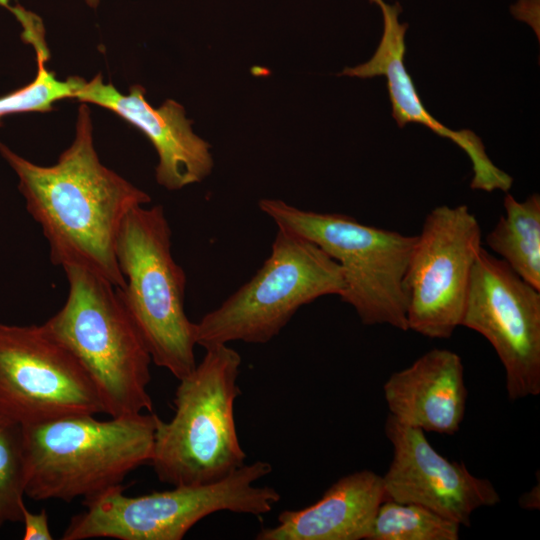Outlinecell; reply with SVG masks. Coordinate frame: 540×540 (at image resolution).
<instances>
[{
  "mask_svg": "<svg viewBox=\"0 0 540 540\" xmlns=\"http://www.w3.org/2000/svg\"><path fill=\"white\" fill-rule=\"evenodd\" d=\"M377 3L383 14L384 29L381 41L373 57L353 68H346L341 74L371 78L385 76L388 93L392 104V116L399 127L407 123L426 126L435 134L451 140L469 157L472 163L473 177L471 188L492 192H507L513 183L512 177L499 169L488 157L481 139L470 130H451L428 113L417 93L415 85L404 66V37L408 24H400L399 3L389 5L383 0H370Z\"/></svg>",
  "mask_w": 540,
  "mask_h": 540,
  "instance_id": "14",
  "label": "cell"
},
{
  "mask_svg": "<svg viewBox=\"0 0 540 540\" xmlns=\"http://www.w3.org/2000/svg\"><path fill=\"white\" fill-rule=\"evenodd\" d=\"M390 415L423 432L452 435L464 419L467 388L461 357L434 348L409 367L392 373L383 385Z\"/></svg>",
  "mask_w": 540,
  "mask_h": 540,
  "instance_id": "15",
  "label": "cell"
},
{
  "mask_svg": "<svg viewBox=\"0 0 540 540\" xmlns=\"http://www.w3.org/2000/svg\"><path fill=\"white\" fill-rule=\"evenodd\" d=\"M385 434L393 457L382 476L384 500L424 506L460 526H469L477 509L500 502L489 480L474 476L465 464L442 456L422 430L389 415Z\"/></svg>",
  "mask_w": 540,
  "mask_h": 540,
  "instance_id": "12",
  "label": "cell"
},
{
  "mask_svg": "<svg viewBox=\"0 0 540 540\" xmlns=\"http://www.w3.org/2000/svg\"><path fill=\"white\" fill-rule=\"evenodd\" d=\"M22 37L35 48L38 72L29 84L0 97V123L3 117L13 113L51 111L55 102L75 98L84 82V79L78 76L61 81L54 72L47 69L49 51L44 40L42 22L26 25Z\"/></svg>",
  "mask_w": 540,
  "mask_h": 540,
  "instance_id": "18",
  "label": "cell"
},
{
  "mask_svg": "<svg viewBox=\"0 0 540 540\" xmlns=\"http://www.w3.org/2000/svg\"><path fill=\"white\" fill-rule=\"evenodd\" d=\"M384 499L382 476L356 471L338 479L317 502L282 511L277 525L262 528L255 539L366 540Z\"/></svg>",
  "mask_w": 540,
  "mask_h": 540,
  "instance_id": "16",
  "label": "cell"
},
{
  "mask_svg": "<svg viewBox=\"0 0 540 540\" xmlns=\"http://www.w3.org/2000/svg\"><path fill=\"white\" fill-rule=\"evenodd\" d=\"M0 412L29 426L104 409L84 368L43 324L0 323Z\"/></svg>",
  "mask_w": 540,
  "mask_h": 540,
  "instance_id": "9",
  "label": "cell"
},
{
  "mask_svg": "<svg viewBox=\"0 0 540 540\" xmlns=\"http://www.w3.org/2000/svg\"><path fill=\"white\" fill-rule=\"evenodd\" d=\"M85 1L91 7H96L99 3V0H85Z\"/></svg>",
  "mask_w": 540,
  "mask_h": 540,
  "instance_id": "22",
  "label": "cell"
},
{
  "mask_svg": "<svg viewBox=\"0 0 540 540\" xmlns=\"http://www.w3.org/2000/svg\"><path fill=\"white\" fill-rule=\"evenodd\" d=\"M461 326L494 348L510 400L540 394V290L483 247L472 268Z\"/></svg>",
  "mask_w": 540,
  "mask_h": 540,
  "instance_id": "11",
  "label": "cell"
},
{
  "mask_svg": "<svg viewBox=\"0 0 540 540\" xmlns=\"http://www.w3.org/2000/svg\"><path fill=\"white\" fill-rule=\"evenodd\" d=\"M271 471L270 463L258 460L214 482L136 497L125 495L120 484L83 500L85 511L71 518L61 539L181 540L219 511L261 516L281 498L272 487L254 485Z\"/></svg>",
  "mask_w": 540,
  "mask_h": 540,
  "instance_id": "6",
  "label": "cell"
},
{
  "mask_svg": "<svg viewBox=\"0 0 540 540\" xmlns=\"http://www.w3.org/2000/svg\"><path fill=\"white\" fill-rule=\"evenodd\" d=\"M92 131L84 103L74 141L56 164H34L1 141L0 154L18 177L26 209L49 244L51 262L83 267L121 289L125 279L116 257L117 237L126 216L151 198L100 162Z\"/></svg>",
  "mask_w": 540,
  "mask_h": 540,
  "instance_id": "1",
  "label": "cell"
},
{
  "mask_svg": "<svg viewBox=\"0 0 540 540\" xmlns=\"http://www.w3.org/2000/svg\"><path fill=\"white\" fill-rule=\"evenodd\" d=\"M481 228L466 205L435 207L413 246L404 277L408 330L447 339L461 326Z\"/></svg>",
  "mask_w": 540,
  "mask_h": 540,
  "instance_id": "10",
  "label": "cell"
},
{
  "mask_svg": "<svg viewBox=\"0 0 540 540\" xmlns=\"http://www.w3.org/2000/svg\"><path fill=\"white\" fill-rule=\"evenodd\" d=\"M338 263L313 242L278 228L271 253L256 274L196 323V343L207 348L242 341L265 344L302 306L338 295Z\"/></svg>",
  "mask_w": 540,
  "mask_h": 540,
  "instance_id": "8",
  "label": "cell"
},
{
  "mask_svg": "<svg viewBox=\"0 0 540 540\" xmlns=\"http://www.w3.org/2000/svg\"><path fill=\"white\" fill-rule=\"evenodd\" d=\"M172 231L162 205L134 208L124 219L116 257L125 284L119 296L152 362L178 380L196 367V323L184 309L186 275L171 252Z\"/></svg>",
  "mask_w": 540,
  "mask_h": 540,
  "instance_id": "5",
  "label": "cell"
},
{
  "mask_svg": "<svg viewBox=\"0 0 540 540\" xmlns=\"http://www.w3.org/2000/svg\"><path fill=\"white\" fill-rule=\"evenodd\" d=\"M259 208L278 228L313 242L338 263L344 279L339 297L364 325L408 330L404 277L416 236L345 214L302 210L279 199H262Z\"/></svg>",
  "mask_w": 540,
  "mask_h": 540,
  "instance_id": "7",
  "label": "cell"
},
{
  "mask_svg": "<svg viewBox=\"0 0 540 540\" xmlns=\"http://www.w3.org/2000/svg\"><path fill=\"white\" fill-rule=\"evenodd\" d=\"M156 419L152 412L77 415L22 426L26 496L70 502L122 484L151 461Z\"/></svg>",
  "mask_w": 540,
  "mask_h": 540,
  "instance_id": "2",
  "label": "cell"
},
{
  "mask_svg": "<svg viewBox=\"0 0 540 540\" xmlns=\"http://www.w3.org/2000/svg\"><path fill=\"white\" fill-rule=\"evenodd\" d=\"M505 214L486 236L488 247L518 276L540 290V196L504 198Z\"/></svg>",
  "mask_w": 540,
  "mask_h": 540,
  "instance_id": "17",
  "label": "cell"
},
{
  "mask_svg": "<svg viewBox=\"0 0 540 540\" xmlns=\"http://www.w3.org/2000/svg\"><path fill=\"white\" fill-rule=\"evenodd\" d=\"M205 350L179 380L171 420L156 419L150 463L159 481L172 486L214 482L245 463L234 419L241 356L228 344Z\"/></svg>",
  "mask_w": 540,
  "mask_h": 540,
  "instance_id": "4",
  "label": "cell"
},
{
  "mask_svg": "<svg viewBox=\"0 0 540 540\" xmlns=\"http://www.w3.org/2000/svg\"><path fill=\"white\" fill-rule=\"evenodd\" d=\"M75 99L106 108L142 131L158 154L156 180L166 189H182L210 174V146L194 134L184 108L174 100L154 108L142 86L133 85L128 94H122L111 83L105 84L101 75L84 80Z\"/></svg>",
  "mask_w": 540,
  "mask_h": 540,
  "instance_id": "13",
  "label": "cell"
},
{
  "mask_svg": "<svg viewBox=\"0 0 540 540\" xmlns=\"http://www.w3.org/2000/svg\"><path fill=\"white\" fill-rule=\"evenodd\" d=\"M68 295L43 325L84 368L104 413L121 417L152 412L149 350L118 289L79 266L63 268Z\"/></svg>",
  "mask_w": 540,
  "mask_h": 540,
  "instance_id": "3",
  "label": "cell"
},
{
  "mask_svg": "<svg viewBox=\"0 0 540 540\" xmlns=\"http://www.w3.org/2000/svg\"><path fill=\"white\" fill-rule=\"evenodd\" d=\"M25 485L22 426L0 412V528L21 521Z\"/></svg>",
  "mask_w": 540,
  "mask_h": 540,
  "instance_id": "20",
  "label": "cell"
},
{
  "mask_svg": "<svg viewBox=\"0 0 540 540\" xmlns=\"http://www.w3.org/2000/svg\"><path fill=\"white\" fill-rule=\"evenodd\" d=\"M24 523V540H52L53 535L48 524V516L43 509L39 513H32L26 505L22 508V519Z\"/></svg>",
  "mask_w": 540,
  "mask_h": 540,
  "instance_id": "21",
  "label": "cell"
},
{
  "mask_svg": "<svg viewBox=\"0 0 540 540\" xmlns=\"http://www.w3.org/2000/svg\"><path fill=\"white\" fill-rule=\"evenodd\" d=\"M460 525L414 503L383 500L366 540H458Z\"/></svg>",
  "mask_w": 540,
  "mask_h": 540,
  "instance_id": "19",
  "label": "cell"
}]
</instances>
